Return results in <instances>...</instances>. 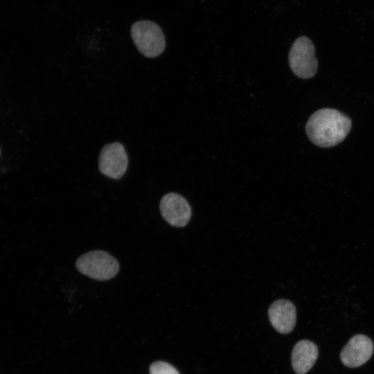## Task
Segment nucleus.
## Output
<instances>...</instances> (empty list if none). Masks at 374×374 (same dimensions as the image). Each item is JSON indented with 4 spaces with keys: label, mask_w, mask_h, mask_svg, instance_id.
<instances>
[{
    "label": "nucleus",
    "mask_w": 374,
    "mask_h": 374,
    "mask_svg": "<svg viewBox=\"0 0 374 374\" xmlns=\"http://www.w3.org/2000/svg\"><path fill=\"white\" fill-rule=\"evenodd\" d=\"M132 39L141 54L147 57H155L164 50L166 43L160 27L150 21H139L131 28Z\"/></svg>",
    "instance_id": "nucleus-3"
},
{
    "label": "nucleus",
    "mask_w": 374,
    "mask_h": 374,
    "mask_svg": "<svg viewBox=\"0 0 374 374\" xmlns=\"http://www.w3.org/2000/svg\"><path fill=\"white\" fill-rule=\"evenodd\" d=\"M150 374H179L172 365L164 362H156L150 367Z\"/></svg>",
    "instance_id": "nucleus-10"
},
{
    "label": "nucleus",
    "mask_w": 374,
    "mask_h": 374,
    "mask_svg": "<svg viewBox=\"0 0 374 374\" xmlns=\"http://www.w3.org/2000/svg\"><path fill=\"white\" fill-rule=\"evenodd\" d=\"M160 211L163 219L171 226L183 227L191 216V208L186 199L175 193L165 195L160 202Z\"/></svg>",
    "instance_id": "nucleus-6"
},
{
    "label": "nucleus",
    "mask_w": 374,
    "mask_h": 374,
    "mask_svg": "<svg viewBox=\"0 0 374 374\" xmlns=\"http://www.w3.org/2000/svg\"><path fill=\"white\" fill-rule=\"evenodd\" d=\"M82 274L98 280H108L119 271L117 260L106 251L95 250L80 256L75 262Z\"/></svg>",
    "instance_id": "nucleus-2"
},
{
    "label": "nucleus",
    "mask_w": 374,
    "mask_h": 374,
    "mask_svg": "<svg viewBox=\"0 0 374 374\" xmlns=\"http://www.w3.org/2000/svg\"><path fill=\"white\" fill-rule=\"evenodd\" d=\"M268 315L272 326L278 332L288 334L293 330L296 321V311L291 301L285 299L274 301L269 308Z\"/></svg>",
    "instance_id": "nucleus-8"
},
{
    "label": "nucleus",
    "mask_w": 374,
    "mask_h": 374,
    "mask_svg": "<svg viewBox=\"0 0 374 374\" xmlns=\"http://www.w3.org/2000/svg\"><path fill=\"white\" fill-rule=\"evenodd\" d=\"M289 64L292 72L301 78L308 79L315 75L318 62L314 46L309 38L302 36L295 40L290 51Z\"/></svg>",
    "instance_id": "nucleus-4"
},
{
    "label": "nucleus",
    "mask_w": 374,
    "mask_h": 374,
    "mask_svg": "<svg viewBox=\"0 0 374 374\" xmlns=\"http://www.w3.org/2000/svg\"><path fill=\"white\" fill-rule=\"evenodd\" d=\"M128 158L123 145L118 142L105 145L101 150L98 168L100 172L112 179H119L125 174Z\"/></svg>",
    "instance_id": "nucleus-5"
},
{
    "label": "nucleus",
    "mask_w": 374,
    "mask_h": 374,
    "mask_svg": "<svg viewBox=\"0 0 374 374\" xmlns=\"http://www.w3.org/2000/svg\"><path fill=\"white\" fill-rule=\"evenodd\" d=\"M351 120L341 112L323 108L315 112L309 118L306 134L314 145L330 148L343 141L351 128Z\"/></svg>",
    "instance_id": "nucleus-1"
},
{
    "label": "nucleus",
    "mask_w": 374,
    "mask_h": 374,
    "mask_svg": "<svg viewBox=\"0 0 374 374\" xmlns=\"http://www.w3.org/2000/svg\"><path fill=\"white\" fill-rule=\"evenodd\" d=\"M374 346L371 339L364 335L353 337L340 353L342 363L350 368L363 365L372 356Z\"/></svg>",
    "instance_id": "nucleus-7"
},
{
    "label": "nucleus",
    "mask_w": 374,
    "mask_h": 374,
    "mask_svg": "<svg viewBox=\"0 0 374 374\" xmlns=\"http://www.w3.org/2000/svg\"><path fill=\"white\" fill-rule=\"evenodd\" d=\"M319 355L318 347L311 341L301 340L292 353V365L297 374H305L314 366Z\"/></svg>",
    "instance_id": "nucleus-9"
}]
</instances>
